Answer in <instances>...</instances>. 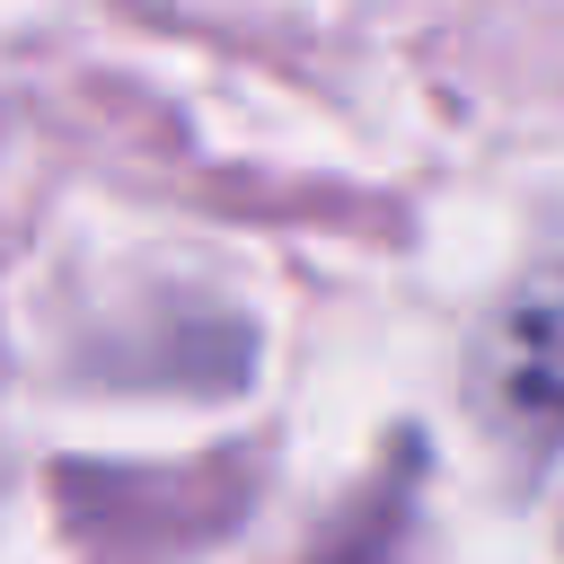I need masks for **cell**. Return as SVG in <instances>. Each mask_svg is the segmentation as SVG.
<instances>
[{"label": "cell", "instance_id": "6da1fadb", "mask_svg": "<svg viewBox=\"0 0 564 564\" xmlns=\"http://www.w3.org/2000/svg\"><path fill=\"white\" fill-rule=\"evenodd\" d=\"M502 388L538 414H564V273H546L502 326Z\"/></svg>", "mask_w": 564, "mask_h": 564}]
</instances>
